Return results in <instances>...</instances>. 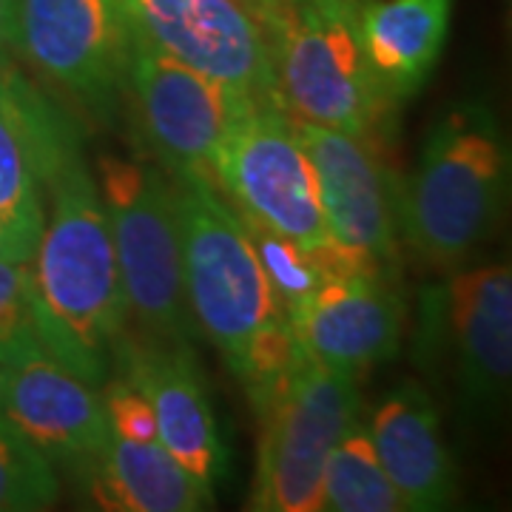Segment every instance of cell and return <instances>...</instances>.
<instances>
[{
  "label": "cell",
  "instance_id": "cell-1",
  "mask_svg": "<svg viewBox=\"0 0 512 512\" xmlns=\"http://www.w3.org/2000/svg\"><path fill=\"white\" fill-rule=\"evenodd\" d=\"M194 322L256 404L302 356L256 248L211 180L171 177Z\"/></svg>",
  "mask_w": 512,
  "mask_h": 512
},
{
  "label": "cell",
  "instance_id": "cell-2",
  "mask_svg": "<svg viewBox=\"0 0 512 512\" xmlns=\"http://www.w3.org/2000/svg\"><path fill=\"white\" fill-rule=\"evenodd\" d=\"M49 191L52 211L32 254L40 339L74 376L103 387L128 322L109 217L80 154L57 171Z\"/></svg>",
  "mask_w": 512,
  "mask_h": 512
},
{
  "label": "cell",
  "instance_id": "cell-3",
  "mask_svg": "<svg viewBox=\"0 0 512 512\" xmlns=\"http://www.w3.org/2000/svg\"><path fill=\"white\" fill-rule=\"evenodd\" d=\"M510 154L493 111L464 100L430 128L399 191V231L433 268H456L484 245L504 211Z\"/></svg>",
  "mask_w": 512,
  "mask_h": 512
},
{
  "label": "cell",
  "instance_id": "cell-4",
  "mask_svg": "<svg viewBox=\"0 0 512 512\" xmlns=\"http://www.w3.org/2000/svg\"><path fill=\"white\" fill-rule=\"evenodd\" d=\"M276 106L293 120L370 134L393 97L367 60L359 0H262Z\"/></svg>",
  "mask_w": 512,
  "mask_h": 512
},
{
  "label": "cell",
  "instance_id": "cell-5",
  "mask_svg": "<svg viewBox=\"0 0 512 512\" xmlns=\"http://www.w3.org/2000/svg\"><path fill=\"white\" fill-rule=\"evenodd\" d=\"M262 433L251 510L319 512L330 447L359 421L362 393L353 376L302 356L254 404Z\"/></svg>",
  "mask_w": 512,
  "mask_h": 512
},
{
  "label": "cell",
  "instance_id": "cell-6",
  "mask_svg": "<svg viewBox=\"0 0 512 512\" xmlns=\"http://www.w3.org/2000/svg\"><path fill=\"white\" fill-rule=\"evenodd\" d=\"M97 191L109 217L128 313L137 316L148 336L188 342L194 316L185 296L171 177L143 160L103 157L97 163Z\"/></svg>",
  "mask_w": 512,
  "mask_h": 512
},
{
  "label": "cell",
  "instance_id": "cell-7",
  "mask_svg": "<svg viewBox=\"0 0 512 512\" xmlns=\"http://www.w3.org/2000/svg\"><path fill=\"white\" fill-rule=\"evenodd\" d=\"M214 185L239 217L279 237L308 251L330 242L296 120L276 103H256L239 117L214 165Z\"/></svg>",
  "mask_w": 512,
  "mask_h": 512
},
{
  "label": "cell",
  "instance_id": "cell-8",
  "mask_svg": "<svg viewBox=\"0 0 512 512\" xmlns=\"http://www.w3.org/2000/svg\"><path fill=\"white\" fill-rule=\"evenodd\" d=\"M134 35V32H131ZM126 86L140 131L171 177H200L214 183V165L237 120L254 100L183 66L134 37Z\"/></svg>",
  "mask_w": 512,
  "mask_h": 512
},
{
  "label": "cell",
  "instance_id": "cell-9",
  "mask_svg": "<svg viewBox=\"0 0 512 512\" xmlns=\"http://www.w3.org/2000/svg\"><path fill=\"white\" fill-rule=\"evenodd\" d=\"M131 46L120 0H12V49L94 111L123 92Z\"/></svg>",
  "mask_w": 512,
  "mask_h": 512
},
{
  "label": "cell",
  "instance_id": "cell-10",
  "mask_svg": "<svg viewBox=\"0 0 512 512\" xmlns=\"http://www.w3.org/2000/svg\"><path fill=\"white\" fill-rule=\"evenodd\" d=\"M134 37L254 103H276L265 23L251 0H120Z\"/></svg>",
  "mask_w": 512,
  "mask_h": 512
},
{
  "label": "cell",
  "instance_id": "cell-11",
  "mask_svg": "<svg viewBox=\"0 0 512 512\" xmlns=\"http://www.w3.org/2000/svg\"><path fill=\"white\" fill-rule=\"evenodd\" d=\"M421 345L450 353L458 390L473 410L504 402L512 376L510 265H478L421 293Z\"/></svg>",
  "mask_w": 512,
  "mask_h": 512
},
{
  "label": "cell",
  "instance_id": "cell-12",
  "mask_svg": "<svg viewBox=\"0 0 512 512\" xmlns=\"http://www.w3.org/2000/svg\"><path fill=\"white\" fill-rule=\"evenodd\" d=\"M316 174L328 237L348 254L384 268L396 259L399 185L367 134L296 120Z\"/></svg>",
  "mask_w": 512,
  "mask_h": 512
},
{
  "label": "cell",
  "instance_id": "cell-13",
  "mask_svg": "<svg viewBox=\"0 0 512 512\" xmlns=\"http://www.w3.org/2000/svg\"><path fill=\"white\" fill-rule=\"evenodd\" d=\"M114 370L131 382L151 404L157 439L171 458L185 467L208 495L225 473V444L205 379L188 342L143 336L120 339Z\"/></svg>",
  "mask_w": 512,
  "mask_h": 512
},
{
  "label": "cell",
  "instance_id": "cell-14",
  "mask_svg": "<svg viewBox=\"0 0 512 512\" xmlns=\"http://www.w3.org/2000/svg\"><path fill=\"white\" fill-rule=\"evenodd\" d=\"M288 325L313 362L359 379L399 350L404 305L382 271L330 276Z\"/></svg>",
  "mask_w": 512,
  "mask_h": 512
},
{
  "label": "cell",
  "instance_id": "cell-15",
  "mask_svg": "<svg viewBox=\"0 0 512 512\" xmlns=\"http://www.w3.org/2000/svg\"><path fill=\"white\" fill-rule=\"evenodd\" d=\"M77 157V140L63 117L0 63V225L35 242L43 231L40 188Z\"/></svg>",
  "mask_w": 512,
  "mask_h": 512
},
{
  "label": "cell",
  "instance_id": "cell-16",
  "mask_svg": "<svg viewBox=\"0 0 512 512\" xmlns=\"http://www.w3.org/2000/svg\"><path fill=\"white\" fill-rule=\"evenodd\" d=\"M0 416L49 461L94 458L111 436L97 387L49 353L0 365Z\"/></svg>",
  "mask_w": 512,
  "mask_h": 512
},
{
  "label": "cell",
  "instance_id": "cell-17",
  "mask_svg": "<svg viewBox=\"0 0 512 512\" xmlns=\"http://www.w3.org/2000/svg\"><path fill=\"white\" fill-rule=\"evenodd\" d=\"M367 433L407 510L450 507L456 495V470L441 436L439 410L424 387L399 384L376 407Z\"/></svg>",
  "mask_w": 512,
  "mask_h": 512
},
{
  "label": "cell",
  "instance_id": "cell-18",
  "mask_svg": "<svg viewBox=\"0 0 512 512\" xmlns=\"http://www.w3.org/2000/svg\"><path fill=\"white\" fill-rule=\"evenodd\" d=\"M456 0L359 3L367 60L393 100L416 94L439 63Z\"/></svg>",
  "mask_w": 512,
  "mask_h": 512
},
{
  "label": "cell",
  "instance_id": "cell-19",
  "mask_svg": "<svg viewBox=\"0 0 512 512\" xmlns=\"http://www.w3.org/2000/svg\"><path fill=\"white\" fill-rule=\"evenodd\" d=\"M89 461H94L92 495L103 510L197 512L214 501L160 441L109 436L106 447Z\"/></svg>",
  "mask_w": 512,
  "mask_h": 512
},
{
  "label": "cell",
  "instance_id": "cell-20",
  "mask_svg": "<svg viewBox=\"0 0 512 512\" xmlns=\"http://www.w3.org/2000/svg\"><path fill=\"white\" fill-rule=\"evenodd\" d=\"M322 510L333 512H402L399 490L390 484L362 421L330 447L322 473Z\"/></svg>",
  "mask_w": 512,
  "mask_h": 512
},
{
  "label": "cell",
  "instance_id": "cell-21",
  "mask_svg": "<svg viewBox=\"0 0 512 512\" xmlns=\"http://www.w3.org/2000/svg\"><path fill=\"white\" fill-rule=\"evenodd\" d=\"M57 495L52 461L0 416V512L49 510Z\"/></svg>",
  "mask_w": 512,
  "mask_h": 512
},
{
  "label": "cell",
  "instance_id": "cell-22",
  "mask_svg": "<svg viewBox=\"0 0 512 512\" xmlns=\"http://www.w3.org/2000/svg\"><path fill=\"white\" fill-rule=\"evenodd\" d=\"M46 353L35 308L32 259H0V365Z\"/></svg>",
  "mask_w": 512,
  "mask_h": 512
},
{
  "label": "cell",
  "instance_id": "cell-23",
  "mask_svg": "<svg viewBox=\"0 0 512 512\" xmlns=\"http://www.w3.org/2000/svg\"><path fill=\"white\" fill-rule=\"evenodd\" d=\"M103 407L109 419L111 436H120L128 441H160L157 439V421L148 399L126 382L123 376L106 379L103 384Z\"/></svg>",
  "mask_w": 512,
  "mask_h": 512
},
{
  "label": "cell",
  "instance_id": "cell-24",
  "mask_svg": "<svg viewBox=\"0 0 512 512\" xmlns=\"http://www.w3.org/2000/svg\"><path fill=\"white\" fill-rule=\"evenodd\" d=\"M35 248V242L18 237L15 231L0 225V259H32Z\"/></svg>",
  "mask_w": 512,
  "mask_h": 512
},
{
  "label": "cell",
  "instance_id": "cell-25",
  "mask_svg": "<svg viewBox=\"0 0 512 512\" xmlns=\"http://www.w3.org/2000/svg\"><path fill=\"white\" fill-rule=\"evenodd\" d=\"M12 52V0H0V63Z\"/></svg>",
  "mask_w": 512,
  "mask_h": 512
},
{
  "label": "cell",
  "instance_id": "cell-26",
  "mask_svg": "<svg viewBox=\"0 0 512 512\" xmlns=\"http://www.w3.org/2000/svg\"><path fill=\"white\" fill-rule=\"evenodd\" d=\"M251 3H254V6H259V3H262V0H251Z\"/></svg>",
  "mask_w": 512,
  "mask_h": 512
}]
</instances>
